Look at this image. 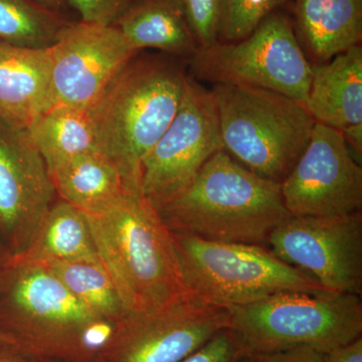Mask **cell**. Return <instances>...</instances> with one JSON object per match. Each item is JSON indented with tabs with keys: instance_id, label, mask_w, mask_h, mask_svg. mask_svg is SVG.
I'll return each mask as SVG.
<instances>
[{
	"instance_id": "obj_1",
	"label": "cell",
	"mask_w": 362,
	"mask_h": 362,
	"mask_svg": "<svg viewBox=\"0 0 362 362\" xmlns=\"http://www.w3.org/2000/svg\"><path fill=\"white\" fill-rule=\"evenodd\" d=\"M116 324L88 308L42 264L0 268V331L37 362H97Z\"/></svg>"
},
{
	"instance_id": "obj_2",
	"label": "cell",
	"mask_w": 362,
	"mask_h": 362,
	"mask_svg": "<svg viewBox=\"0 0 362 362\" xmlns=\"http://www.w3.org/2000/svg\"><path fill=\"white\" fill-rule=\"evenodd\" d=\"M187 78L173 59L138 54L89 109L97 152L115 164L128 194L141 195L143 159L173 122Z\"/></svg>"
},
{
	"instance_id": "obj_3",
	"label": "cell",
	"mask_w": 362,
	"mask_h": 362,
	"mask_svg": "<svg viewBox=\"0 0 362 362\" xmlns=\"http://www.w3.org/2000/svg\"><path fill=\"white\" fill-rule=\"evenodd\" d=\"M157 213L173 233L266 247L272 232L292 216L280 183L255 175L225 150L211 156L189 187Z\"/></svg>"
},
{
	"instance_id": "obj_4",
	"label": "cell",
	"mask_w": 362,
	"mask_h": 362,
	"mask_svg": "<svg viewBox=\"0 0 362 362\" xmlns=\"http://www.w3.org/2000/svg\"><path fill=\"white\" fill-rule=\"evenodd\" d=\"M98 255L128 312L158 310L187 294L173 235L141 195L88 216Z\"/></svg>"
},
{
	"instance_id": "obj_5",
	"label": "cell",
	"mask_w": 362,
	"mask_h": 362,
	"mask_svg": "<svg viewBox=\"0 0 362 362\" xmlns=\"http://www.w3.org/2000/svg\"><path fill=\"white\" fill-rule=\"evenodd\" d=\"M223 150L252 173L282 183L303 154L315 121L303 105L273 90L213 85Z\"/></svg>"
},
{
	"instance_id": "obj_6",
	"label": "cell",
	"mask_w": 362,
	"mask_h": 362,
	"mask_svg": "<svg viewBox=\"0 0 362 362\" xmlns=\"http://www.w3.org/2000/svg\"><path fill=\"white\" fill-rule=\"evenodd\" d=\"M228 310L239 356L298 347L324 354L362 337L358 295L282 292Z\"/></svg>"
},
{
	"instance_id": "obj_7",
	"label": "cell",
	"mask_w": 362,
	"mask_h": 362,
	"mask_svg": "<svg viewBox=\"0 0 362 362\" xmlns=\"http://www.w3.org/2000/svg\"><path fill=\"white\" fill-rule=\"evenodd\" d=\"M171 235L187 292L207 303L228 309L278 293L328 291L268 247Z\"/></svg>"
},
{
	"instance_id": "obj_8",
	"label": "cell",
	"mask_w": 362,
	"mask_h": 362,
	"mask_svg": "<svg viewBox=\"0 0 362 362\" xmlns=\"http://www.w3.org/2000/svg\"><path fill=\"white\" fill-rule=\"evenodd\" d=\"M189 61L199 80L273 90L306 108L312 65L284 14L271 13L246 39L216 42Z\"/></svg>"
},
{
	"instance_id": "obj_9",
	"label": "cell",
	"mask_w": 362,
	"mask_h": 362,
	"mask_svg": "<svg viewBox=\"0 0 362 362\" xmlns=\"http://www.w3.org/2000/svg\"><path fill=\"white\" fill-rule=\"evenodd\" d=\"M223 150L211 90L188 76L173 122L142 162L140 194L158 211L185 192L202 166Z\"/></svg>"
},
{
	"instance_id": "obj_10",
	"label": "cell",
	"mask_w": 362,
	"mask_h": 362,
	"mask_svg": "<svg viewBox=\"0 0 362 362\" xmlns=\"http://www.w3.org/2000/svg\"><path fill=\"white\" fill-rule=\"evenodd\" d=\"M230 328V312L192 293L156 311L128 312L97 362H178Z\"/></svg>"
},
{
	"instance_id": "obj_11",
	"label": "cell",
	"mask_w": 362,
	"mask_h": 362,
	"mask_svg": "<svg viewBox=\"0 0 362 362\" xmlns=\"http://www.w3.org/2000/svg\"><path fill=\"white\" fill-rule=\"evenodd\" d=\"M267 247L328 291L361 297L362 211L291 216L272 232Z\"/></svg>"
},
{
	"instance_id": "obj_12",
	"label": "cell",
	"mask_w": 362,
	"mask_h": 362,
	"mask_svg": "<svg viewBox=\"0 0 362 362\" xmlns=\"http://www.w3.org/2000/svg\"><path fill=\"white\" fill-rule=\"evenodd\" d=\"M292 216H335L362 211V168L341 131L314 124L294 168L281 183Z\"/></svg>"
},
{
	"instance_id": "obj_13",
	"label": "cell",
	"mask_w": 362,
	"mask_h": 362,
	"mask_svg": "<svg viewBox=\"0 0 362 362\" xmlns=\"http://www.w3.org/2000/svg\"><path fill=\"white\" fill-rule=\"evenodd\" d=\"M52 49L51 107L86 109L139 52L115 25L69 23Z\"/></svg>"
},
{
	"instance_id": "obj_14",
	"label": "cell",
	"mask_w": 362,
	"mask_h": 362,
	"mask_svg": "<svg viewBox=\"0 0 362 362\" xmlns=\"http://www.w3.org/2000/svg\"><path fill=\"white\" fill-rule=\"evenodd\" d=\"M56 195L28 130L0 121V235L11 257L30 247Z\"/></svg>"
},
{
	"instance_id": "obj_15",
	"label": "cell",
	"mask_w": 362,
	"mask_h": 362,
	"mask_svg": "<svg viewBox=\"0 0 362 362\" xmlns=\"http://www.w3.org/2000/svg\"><path fill=\"white\" fill-rule=\"evenodd\" d=\"M52 49L0 42V121L28 129L51 106Z\"/></svg>"
},
{
	"instance_id": "obj_16",
	"label": "cell",
	"mask_w": 362,
	"mask_h": 362,
	"mask_svg": "<svg viewBox=\"0 0 362 362\" xmlns=\"http://www.w3.org/2000/svg\"><path fill=\"white\" fill-rule=\"evenodd\" d=\"M307 111L317 123L344 130L362 123V47L312 65Z\"/></svg>"
},
{
	"instance_id": "obj_17",
	"label": "cell",
	"mask_w": 362,
	"mask_h": 362,
	"mask_svg": "<svg viewBox=\"0 0 362 362\" xmlns=\"http://www.w3.org/2000/svg\"><path fill=\"white\" fill-rule=\"evenodd\" d=\"M49 175L59 199L88 216L111 213L129 194L115 164L97 151L73 157Z\"/></svg>"
},
{
	"instance_id": "obj_18",
	"label": "cell",
	"mask_w": 362,
	"mask_h": 362,
	"mask_svg": "<svg viewBox=\"0 0 362 362\" xmlns=\"http://www.w3.org/2000/svg\"><path fill=\"white\" fill-rule=\"evenodd\" d=\"M298 35L317 64L330 61L362 39V0H296Z\"/></svg>"
},
{
	"instance_id": "obj_19",
	"label": "cell",
	"mask_w": 362,
	"mask_h": 362,
	"mask_svg": "<svg viewBox=\"0 0 362 362\" xmlns=\"http://www.w3.org/2000/svg\"><path fill=\"white\" fill-rule=\"evenodd\" d=\"M113 25L137 52L156 49L190 59L199 51L180 0H134Z\"/></svg>"
},
{
	"instance_id": "obj_20",
	"label": "cell",
	"mask_w": 362,
	"mask_h": 362,
	"mask_svg": "<svg viewBox=\"0 0 362 362\" xmlns=\"http://www.w3.org/2000/svg\"><path fill=\"white\" fill-rule=\"evenodd\" d=\"M16 258L52 261H101L87 214L63 199L54 202L40 223L30 247Z\"/></svg>"
},
{
	"instance_id": "obj_21",
	"label": "cell",
	"mask_w": 362,
	"mask_h": 362,
	"mask_svg": "<svg viewBox=\"0 0 362 362\" xmlns=\"http://www.w3.org/2000/svg\"><path fill=\"white\" fill-rule=\"evenodd\" d=\"M26 130L49 173L73 157L97 151L92 117L86 109L51 107Z\"/></svg>"
},
{
	"instance_id": "obj_22",
	"label": "cell",
	"mask_w": 362,
	"mask_h": 362,
	"mask_svg": "<svg viewBox=\"0 0 362 362\" xmlns=\"http://www.w3.org/2000/svg\"><path fill=\"white\" fill-rule=\"evenodd\" d=\"M42 264L88 308L117 324L128 313L101 261H52Z\"/></svg>"
},
{
	"instance_id": "obj_23",
	"label": "cell",
	"mask_w": 362,
	"mask_h": 362,
	"mask_svg": "<svg viewBox=\"0 0 362 362\" xmlns=\"http://www.w3.org/2000/svg\"><path fill=\"white\" fill-rule=\"evenodd\" d=\"M69 21L32 0H0V42L28 49H49Z\"/></svg>"
},
{
	"instance_id": "obj_24",
	"label": "cell",
	"mask_w": 362,
	"mask_h": 362,
	"mask_svg": "<svg viewBox=\"0 0 362 362\" xmlns=\"http://www.w3.org/2000/svg\"><path fill=\"white\" fill-rule=\"evenodd\" d=\"M285 0H225L218 42L246 39Z\"/></svg>"
},
{
	"instance_id": "obj_25",
	"label": "cell",
	"mask_w": 362,
	"mask_h": 362,
	"mask_svg": "<svg viewBox=\"0 0 362 362\" xmlns=\"http://www.w3.org/2000/svg\"><path fill=\"white\" fill-rule=\"evenodd\" d=\"M199 49L218 42L225 0H180Z\"/></svg>"
},
{
	"instance_id": "obj_26",
	"label": "cell",
	"mask_w": 362,
	"mask_h": 362,
	"mask_svg": "<svg viewBox=\"0 0 362 362\" xmlns=\"http://www.w3.org/2000/svg\"><path fill=\"white\" fill-rule=\"evenodd\" d=\"M134 0H68V4L77 11L86 23L112 25Z\"/></svg>"
},
{
	"instance_id": "obj_27",
	"label": "cell",
	"mask_w": 362,
	"mask_h": 362,
	"mask_svg": "<svg viewBox=\"0 0 362 362\" xmlns=\"http://www.w3.org/2000/svg\"><path fill=\"white\" fill-rule=\"evenodd\" d=\"M237 342L230 328L220 331L182 361L178 362H235L239 357Z\"/></svg>"
},
{
	"instance_id": "obj_28",
	"label": "cell",
	"mask_w": 362,
	"mask_h": 362,
	"mask_svg": "<svg viewBox=\"0 0 362 362\" xmlns=\"http://www.w3.org/2000/svg\"><path fill=\"white\" fill-rule=\"evenodd\" d=\"M322 354L309 347L270 352V354H247L238 357L235 362H321Z\"/></svg>"
},
{
	"instance_id": "obj_29",
	"label": "cell",
	"mask_w": 362,
	"mask_h": 362,
	"mask_svg": "<svg viewBox=\"0 0 362 362\" xmlns=\"http://www.w3.org/2000/svg\"><path fill=\"white\" fill-rule=\"evenodd\" d=\"M321 362H362V337L322 354Z\"/></svg>"
},
{
	"instance_id": "obj_30",
	"label": "cell",
	"mask_w": 362,
	"mask_h": 362,
	"mask_svg": "<svg viewBox=\"0 0 362 362\" xmlns=\"http://www.w3.org/2000/svg\"><path fill=\"white\" fill-rule=\"evenodd\" d=\"M347 145L350 150H354L356 156H362V123L356 124V125L350 126L346 129L341 131Z\"/></svg>"
},
{
	"instance_id": "obj_31",
	"label": "cell",
	"mask_w": 362,
	"mask_h": 362,
	"mask_svg": "<svg viewBox=\"0 0 362 362\" xmlns=\"http://www.w3.org/2000/svg\"><path fill=\"white\" fill-rule=\"evenodd\" d=\"M0 362H37L11 347H0Z\"/></svg>"
},
{
	"instance_id": "obj_32",
	"label": "cell",
	"mask_w": 362,
	"mask_h": 362,
	"mask_svg": "<svg viewBox=\"0 0 362 362\" xmlns=\"http://www.w3.org/2000/svg\"><path fill=\"white\" fill-rule=\"evenodd\" d=\"M32 1L37 4V6H42V8L47 9V11L58 14L61 9L64 8L66 4H68V0H32Z\"/></svg>"
},
{
	"instance_id": "obj_33",
	"label": "cell",
	"mask_w": 362,
	"mask_h": 362,
	"mask_svg": "<svg viewBox=\"0 0 362 362\" xmlns=\"http://www.w3.org/2000/svg\"><path fill=\"white\" fill-rule=\"evenodd\" d=\"M9 258H11V255H9L8 250H7L4 240H2L1 235H0V266L4 265Z\"/></svg>"
},
{
	"instance_id": "obj_34",
	"label": "cell",
	"mask_w": 362,
	"mask_h": 362,
	"mask_svg": "<svg viewBox=\"0 0 362 362\" xmlns=\"http://www.w3.org/2000/svg\"><path fill=\"white\" fill-rule=\"evenodd\" d=\"M0 268H1V266H0ZM0 347H11V349H14L13 342H11L1 331H0Z\"/></svg>"
},
{
	"instance_id": "obj_35",
	"label": "cell",
	"mask_w": 362,
	"mask_h": 362,
	"mask_svg": "<svg viewBox=\"0 0 362 362\" xmlns=\"http://www.w3.org/2000/svg\"><path fill=\"white\" fill-rule=\"evenodd\" d=\"M45 362H61V361H45Z\"/></svg>"
}]
</instances>
